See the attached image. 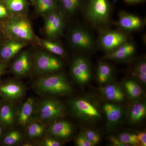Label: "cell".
<instances>
[{
    "instance_id": "cell-19",
    "label": "cell",
    "mask_w": 146,
    "mask_h": 146,
    "mask_svg": "<svg viewBox=\"0 0 146 146\" xmlns=\"http://www.w3.org/2000/svg\"><path fill=\"white\" fill-rule=\"evenodd\" d=\"M104 110L108 121L112 123L117 122L121 117V109L115 105L106 104L104 106Z\"/></svg>"
},
{
    "instance_id": "cell-3",
    "label": "cell",
    "mask_w": 146,
    "mask_h": 146,
    "mask_svg": "<svg viewBox=\"0 0 146 146\" xmlns=\"http://www.w3.org/2000/svg\"><path fill=\"white\" fill-rule=\"evenodd\" d=\"M110 7L108 0H90L86 14L94 23L106 22L109 17Z\"/></svg>"
},
{
    "instance_id": "cell-14",
    "label": "cell",
    "mask_w": 146,
    "mask_h": 146,
    "mask_svg": "<svg viewBox=\"0 0 146 146\" xmlns=\"http://www.w3.org/2000/svg\"><path fill=\"white\" fill-rule=\"evenodd\" d=\"M119 25L122 28L127 30H134L141 28L142 21L138 16L131 14H123L120 16Z\"/></svg>"
},
{
    "instance_id": "cell-21",
    "label": "cell",
    "mask_w": 146,
    "mask_h": 146,
    "mask_svg": "<svg viewBox=\"0 0 146 146\" xmlns=\"http://www.w3.org/2000/svg\"><path fill=\"white\" fill-rule=\"evenodd\" d=\"M146 108L145 105L142 103L134 104L131 110V120L133 122H136L141 120L145 116Z\"/></svg>"
},
{
    "instance_id": "cell-36",
    "label": "cell",
    "mask_w": 146,
    "mask_h": 146,
    "mask_svg": "<svg viewBox=\"0 0 146 146\" xmlns=\"http://www.w3.org/2000/svg\"><path fill=\"white\" fill-rule=\"evenodd\" d=\"M110 141L113 145L117 146H129L127 145L125 143L121 142L119 138H116L114 137H111L110 138Z\"/></svg>"
},
{
    "instance_id": "cell-10",
    "label": "cell",
    "mask_w": 146,
    "mask_h": 146,
    "mask_svg": "<svg viewBox=\"0 0 146 146\" xmlns=\"http://www.w3.org/2000/svg\"><path fill=\"white\" fill-rule=\"evenodd\" d=\"M71 41L74 46L83 49L92 47L93 40L89 33L81 29L73 30L71 35Z\"/></svg>"
},
{
    "instance_id": "cell-20",
    "label": "cell",
    "mask_w": 146,
    "mask_h": 146,
    "mask_svg": "<svg viewBox=\"0 0 146 146\" xmlns=\"http://www.w3.org/2000/svg\"><path fill=\"white\" fill-rule=\"evenodd\" d=\"M14 111L12 107L9 105H5L0 111V120L6 125H11L14 121Z\"/></svg>"
},
{
    "instance_id": "cell-35",
    "label": "cell",
    "mask_w": 146,
    "mask_h": 146,
    "mask_svg": "<svg viewBox=\"0 0 146 146\" xmlns=\"http://www.w3.org/2000/svg\"><path fill=\"white\" fill-rule=\"evenodd\" d=\"M139 143L142 146H146V133L145 132H142L138 133V135Z\"/></svg>"
},
{
    "instance_id": "cell-15",
    "label": "cell",
    "mask_w": 146,
    "mask_h": 146,
    "mask_svg": "<svg viewBox=\"0 0 146 146\" xmlns=\"http://www.w3.org/2000/svg\"><path fill=\"white\" fill-rule=\"evenodd\" d=\"M34 99L29 98L24 103L18 115V122L23 126L26 125L31 117L34 108Z\"/></svg>"
},
{
    "instance_id": "cell-6",
    "label": "cell",
    "mask_w": 146,
    "mask_h": 146,
    "mask_svg": "<svg viewBox=\"0 0 146 146\" xmlns=\"http://www.w3.org/2000/svg\"><path fill=\"white\" fill-rule=\"evenodd\" d=\"M35 65L39 72L47 73L60 69L61 63L56 58L44 53H40L36 58Z\"/></svg>"
},
{
    "instance_id": "cell-39",
    "label": "cell",
    "mask_w": 146,
    "mask_h": 146,
    "mask_svg": "<svg viewBox=\"0 0 146 146\" xmlns=\"http://www.w3.org/2000/svg\"><path fill=\"white\" fill-rule=\"evenodd\" d=\"M2 133V128L1 127V125H0V136H1V134Z\"/></svg>"
},
{
    "instance_id": "cell-1",
    "label": "cell",
    "mask_w": 146,
    "mask_h": 146,
    "mask_svg": "<svg viewBox=\"0 0 146 146\" xmlns=\"http://www.w3.org/2000/svg\"><path fill=\"white\" fill-rule=\"evenodd\" d=\"M36 86L42 92L54 94H65L72 90L65 77L56 75L42 78L36 83Z\"/></svg>"
},
{
    "instance_id": "cell-25",
    "label": "cell",
    "mask_w": 146,
    "mask_h": 146,
    "mask_svg": "<svg viewBox=\"0 0 146 146\" xmlns=\"http://www.w3.org/2000/svg\"><path fill=\"white\" fill-rule=\"evenodd\" d=\"M124 86L128 94L132 98H138L142 94V89L141 86L135 82L127 80L125 82Z\"/></svg>"
},
{
    "instance_id": "cell-24",
    "label": "cell",
    "mask_w": 146,
    "mask_h": 146,
    "mask_svg": "<svg viewBox=\"0 0 146 146\" xmlns=\"http://www.w3.org/2000/svg\"><path fill=\"white\" fill-rule=\"evenodd\" d=\"M98 78L101 83L104 84L109 80L111 74V68L109 65L101 63L98 68Z\"/></svg>"
},
{
    "instance_id": "cell-12",
    "label": "cell",
    "mask_w": 146,
    "mask_h": 146,
    "mask_svg": "<svg viewBox=\"0 0 146 146\" xmlns=\"http://www.w3.org/2000/svg\"><path fill=\"white\" fill-rule=\"evenodd\" d=\"M73 128L70 123L65 121H60L52 125L49 132L52 135L60 138H66L70 136Z\"/></svg>"
},
{
    "instance_id": "cell-9",
    "label": "cell",
    "mask_w": 146,
    "mask_h": 146,
    "mask_svg": "<svg viewBox=\"0 0 146 146\" xmlns=\"http://www.w3.org/2000/svg\"><path fill=\"white\" fill-rule=\"evenodd\" d=\"M72 72L77 79L84 83L89 81L91 77V71L88 62L82 57L77 58L72 65Z\"/></svg>"
},
{
    "instance_id": "cell-27",
    "label": "cell",
    "mask_w": 146,
    "mask_h": 146,
    "mask_svg": "<svg viewBox=\"0 0 146 146\" xmlns=\"http://www.w3.org/2000/svg\"><path fill=\"white\" fill-rule=\"evenodd\" d=\"M22 138L21 133L17 131H11L4 138L3 142L7 145H12L18 143Z\"/></svg>"
},
{
    "instance_id": "cell-5",
    "label": "cell",
    "mask_w": 146,
    "mask_h": 146,
    "mask_svg": "<svg viewBox=\"0 0 146 146\" xmlns=\"http://www.w3.org/2000/svg\"><path fill=\"white\" fill-rule=\"evenodd\" d=\"M63 17L60 13H50L45 20V30L50 38H54L62 33L64 27Z\"/></svg>"
},
{
    "instance_id": "cell-28",
    "label": "cell",
    "mask_w": 146,
    "mask_h": 146,
    "mask_svg": "<svg viewBox=\"0 0 146 146\" xmlns=\"http://www.w3.org/2000/svg\"><path fill=\"white\" fill-rule=\"evenodd\" d=\"M44 131V127L38 123H33L29 125L28 133L29 136L33 138L39 137Z\"/></svg>"
},
{
    "instance_id": "cell-8",
    "label": "cell",
    "mask_w": 146,
    "mask_h": 146,
    "mask_svg": "<svg viewBox=\"0 0 146 146\" xmlns=\"http://www.w3.org/2000/svg\"><path fill=\"white\" fill-rule=\"evenodd\" d=\"M127 40V36L123 33L112 31L104 35L101 38L100 42L105 49L112 50L125 43Z\"/></svg>"
},
{
    "instance_id": "cell-33",
    "label": "cell",
    "mask_w": 146,
    "mask_h": 146,
    "mask_svg": "<svg viewBox=\"0 0 146 146\" xmlns=\"http://www.w3.org/2000/svg\"><path fill=\"white\" fill-rule=\"evenodd\" d=\"M76 144L79 146H94L88 139L86 138L84 134L78 136L76 139Z\"/></svg>"
},
{
    "instance_id": "cell-17",
    "label": "cell",
    "mask_w": 146,
    "mask_h": 146,
    "mask_svg": "<svg viewBox=\"0 0 146 146\" xmlns=\"http://www.w3.org/2000/svg\"><path fill=\"white\" fill-rule=\"evenodd\" d=\"M23 91L22 86L16 83H8L0 87V91L10 98L16 99L21 96Z\"/></svg>"
},
{
    "instance_id": "cell-7",
    "label": "cell",
    "mask_w": 146,
    "mask_h": 146,
    "mask_svg": "<svg viewBox=\"0 0 146 146\" xmlns=\"http://www.w3.org/2000/svg\"><path fill=\"white\" fill-rule=\"evenodd\" d=\"M72 106L74 112L79 117L88 119L100 117L99 111L86 100H75L72 102Z\"/></svg>"
},
{
    "instance_id": "cell-4",
    "label": "cell",
    "mask_w": 146,
    "mask_h": 146,
    "mask_svg": "<svg viewBox=\"0 0 146 146\" xmlns=\"http://www.w3.org/2000/svg\"><path fill=\"white\" fill-rule=\"evenodd\" d=\"M63 106L59 102L54 100L44 101L39 108V116L44 121H50L63 116Z\"/></svg>"
},
{
    "instance_id": "cell-32",
    "label": "cell",
    "mask_w": 146,
    "mask_h": 146,
    "mask_svg": "<svg viewBox=\"0 0 146 146\" xmlns=\"http://www.w3.org/2000/svg\"><path fill=\"white\" fill-rule=\"evenodd\" d=\"M84 135L93 145H95L99 142L100 137L98 133L92 130L86 131Z\"/></svg>"
},
{
    "instance_id": "cell-23",
    "label": "cell",
    "mask_w": 146,
    "mask_h": 146,
    "mask_svg": "<svg viewBox=\"0 0 146 146\" xmlns=\"http://www.w3.org/2000/svg\"><path fill=\"white\" fill-rule=\"evenodd\" d=\"M5 3L9 12L12 13H21L26 7L25 0H5Z\"/></svg>"
},
{
    "instance_id": "cell-16",
    "label": "cell",
    "mask_w": 146,
    "mask_h": 146,
    "mask_svg": "<svg viewBox=\"0 0 146 146\" xmlns=\"http://www.w3.org/2000/svg\"><path fill=\"white\" fill-rule=\"evenodd\" d=\"M135 50L134 45L125 43L117 48L116 50L110 54L108 56L112 59H124L133 54Z\"/></svg>"
},
{
    "instance_id": "cell-13",
    "label": "cell",
    "mask_w": 146,
    "mask_h": 146,
    "mask_svg": "<svg viewBox=\"0 0 146 146\" xmlns=\"http://www.w3.org/2000/svg\"><path fill=\"white\" fill-rule=\"evenodd\" d=\"M31 68V62L29 56L27 52L20 55L13 63L12 70L18 75H22L28 72Z\"/></svg>"
},
{
    "instance_id": "cell-26",
    "label": "cell",
    "mask_w": 146,
    "mask_h": 146,
    "mask_svg": "<svg viewBox=\"0 0 146 146\" xmlns=\"http://www.w3.org/2000/svg\"><path fill=\"white\" fill-rule=\"evenodd\" d=\"M41 44L44 48L52 53L60 56L64 54V50L63 48L56 43L48 40H42Z\"/></svg>"
},
{
    "instance_id": "cell-11",
    "label": "cell",
    "mask_w": 146,
    "mask_h": 146,
    "mask_svg": "<svg viewBox=\"0 0 146 146\" xmlns=\"http://www.w3.org/2000/svg\"><path fill=\"white\" fill-rule=\"evenodd\" d=\"M26 46L22 41L12 40L5 44L0 51V56L4 60H8L13 57Z\"/></svg>"
},
{
    "instance_id": "cell-38",
    "label": "cell",
    "mask_w": 146,
    "mask_h": 146,
    "mask_svg": "<svg viewBox=\"0 0 146 146\" xmlns=\"http://www.w3.org/2000/svg\"><path fill=\"white\" fill-rule=\"evenodd\" d=\"M143 0H125L126 2L129 3H137L141 2Z\"/></svg>"
},
{
    "instance_id": "cell-37",
    "label": "cell",
    "mask_w": 146,
    "mask_h": 146,
    "mask_svg": "<svg viewBox=\"0 0 146 146\" xmlns=\"http://www.w3.org/2000/svg\"><path fill=\"white\" fill-rule=\"evenodd\" d=\"M7 14V10L4 6L0 4V18H4Z\"/></svg>"
},
{
    "instance_id": "cell-29",
    "label": "cell",
    "mask_w": 146,
    "mask_h": 146,
    "mask_svg": "<svg viewBox=\"0 0 146 146\" xmlns=\"http://www.w3.org/2000/svg\"><path fill=\"white\" fill-rule=\"evenodd\" d=\"M81 0H61L64 9L69 13H74L78 7Z\"/></svg>"
},
{
    "instance_id": "cell-41",
    "label": "cell",
    "mask_w": 146,
    "mask_h": 146,
    "mask_svg": "<svg viewBox=\"0 0 146 146\" xmlns=\"http://www.w3.org/2000/svg\"><path fill=\"white\" fill-rule=\"evenodd\" d=\"M1 68H0V75H1Z\"/></svg>"
},
{
    "instance_id": "cell-40",
    "label": "cell",
    "mask_w": 146,
    "mask_h": 146,
    "mask_svg": "<svg viewBox=\"0 0 146 146\" xmlns=\"http://www.w3.org/2000/svg\"><path fill=\"white\" fill-rule=\"evenodd\" d=\"M31 1L33 2L35 0H30Z\"/></svg>"
},
{
    "instance_id": "cell-30",
    "label": "cell",
    "mask_w": 146,
    "mask_h": 146,
    "mask_svg": "<svg viewBox=\"0 0 146 146\" xmlns=\"http://www.w3.org/2000/svg\"><path fill=\"white\" fill-rule=\"evenodd\" d=\"M119 139L127 145H136L139 144L138 136L136 134L124 133L120 134Z\"/></svg>"
},
{
    "instance_id": "cell-2",
    "label": "cell",
    "mask_w": 146,
    "mask_h": 146,
    "mask_svg": "<svg viewBox=\"0 0 146 146\" xmlns=\"http://www.w3.org/2000/svg\"><path fill=\"white\" fill-rule=\"evenodd\" d=\"M6 28L9 33L18 39L30 41L33 38L31 25L23 17L15 16L11 18L6 24Z\"/></svg>"
},
{
    "instance_id": "cell-22",
    "label": "cell",
    "mask_w": 146,
    "mask_h": 146,
    "mask_svg": "<svg viewBox=\"0 0 146 146\" xmlns=\"http://www.w3.org/2000/svg\"><path fill=\"white\" fill-rule=\"evenodd\" d=\"M37 11L39 13H51L56 9L54 0H36Z\"/></svg>"
},
{
    "instance_id": "cell-18",
    "label": "cell",
    "mask_w": 146,
    "mask_h": 146,
    "mask_svg": "<svg viewBox=\"0 0 146 146\" xmlns=\"http://www.w3.org/2000/svg\"><path fill=\"white\" fill-rule=\"evenodd\" d=\"M103 93L106 98L110 100L121 102L124 98L122 91L115 85H108L103 89Z\"/></svg>"
},
{
    "instance_id": "cell-34",
    "label": "cell",
    "mask_w": 146,
    "mask_h": 146,
    "mask_svg": "<svg viewBox=\"0 0 146 146\" xmlns=\"http://www.w3.org/2000/svg\"><path fill=\"white\" fill-rule=\"evenodd\" d=\"M44 144V145L46 146H59L60 145V143L57 141L50 138L45 139Z\"/></svg>"
},
{
    "instance_id": "cell-31",
    "label": "cell",
    "mask_w": 146,
    "mask_h": 146,
    "mask_svg": "<svg viewBox=\"0 0 146 146\" xmlns=\"http://www.w3.org/2000/svg\"><path fill=\"white\" fill-rule=\"evenodd\" d=\"M136 75L138 79L144 84L146 82V64L145 62L140 63L136 70Z\"/></svg>"
}]
</instances>
